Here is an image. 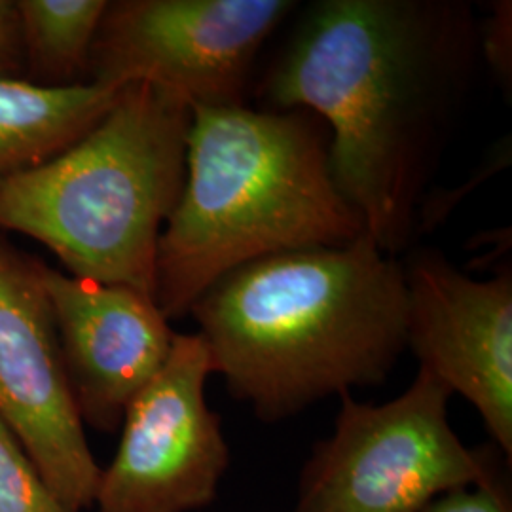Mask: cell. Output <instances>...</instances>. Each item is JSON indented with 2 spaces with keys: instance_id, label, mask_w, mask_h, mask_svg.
<instances>
[{
  "instance_id": "10",
  "label": "cell",
  "mask_w": 512,
  "mask_h": 512,
  "mask_svg": "<svg viewBox=\"0 0 512 512\" xmlns=\"http://www.w3.org/2000/svg\"><path fill=\"white\" fill-rule=\"evenodd\" d=\"M37 272L80 418L114 433L131 401L164 366L177 332L150 294L76 277L40 260Z\"/></svg>"
},
{
  "instance_id": "6",
  "label": "cell",
  "mask_w": 512,
  "mask_h": 512,
  "mask_svg": "<svg viewBox=\"0 0 512 512\" xmlns=\"http://www.w3.org/2000/svg\"><path fill=\"white\" fill-rule=\"evenodd\" d=\"M294 0L109 2L90 57L92 82H148L192 107H239L262 44Z\"/></svg>"
},
{
  "instance_id": "8",
  "label": "cell",
  "mask_w": 512,
  "mask_h": 512,
  "mask_svg": "<svg viewBox=\"0 0 512 512\" xmlns=\"http://www.w3.org/2000/svg\"><path fill=\"white\" fill-rule=\"evenodd\" d=\"M0 418L71 511L93 507L101 465L74 403L37 258L2 239Z\"/></svg>"
},
{
  "instance_id": "1",
  "label": "cell",
  "mask_w": 512,
  "mask_h": 512,
  "mask_svg": "<svg viewBox=\"0 0 512 512\" xmlns=\"http://www.w3.org/2000/svg\"><path fill=\"white\" fill-rule=\"evenodd\" d=\"M480 57L461 0H319L264 78L274 110H306L329 131L330 169L366 234L408 249L448 133Z\"/></svg>"
},
{
  "instance_id": "14",
  "label": "cell",
  "mask_w": 512,
  "mask_h": 512,
  "mask_svg": "<svg viewBox=\"0 0 512 512\" xmlns=\"http://www.w3.org/2000/svg\"><path fill=\"white\" fill-rule=\"evenodd\" d=\"M511 465L501 456L480 482L440 495L421 512H512Z\"/></svg>"
},
{
  "instance_id": "12",
  "label": "cell",
  "mask_w": 512,
  "mask_h": 512,
  "mask_svg": "<svg viewBox=\"0 0 512 512\" xmlns=\"http://www.w3.org/2000/svg\"><path fill=\"white\" fill-rule=\"evenodd\" d=\"M105 0L14 2L21 54H27L44 86H69L90 71L93 42L107 12Z\"/></svg>"
},
{
  "instance_id": "16",
  "label": "cell",
  "mask_w": 512,
  "mask_h": 512,
  "mask_svg": "<svg viewBox=\"0 0 512 512\" xmlns=\"http://www.w3.org/2000/svg\"><path fill=\"white\" fill-rule=\"evenodd\" d=\"M21 59L18 27L0 29V76H16Z\"/></svg>"
},
{
  "instance_id": "3",
  "label": "cell",
  "mask_w": 512,
  "mask_h": 512,
  "mask_svg": "<svg viewBox=\"0 0 512 512\" xmlns=\"http://www.w3.org/2000/svg\"><path fill=\"white\" fill-rule=\"evenodd\" d=\"M330 169L329 131L306 110L192 107L183 192L156 256L154 300L181 319L211 285L266 256L365 234Z\"/></svg>"
},
{
  "instance_id": "7",
  "label": "cell",
  "mask_w": 512,
  "mask_h": 512,
  "mask_svg": "<svg viewBox=\"0 0 512 512\" xmlns=\"http://www.w3.org/2000/svg\"><path fill=\"white\" fill-rule=\"evenodd\" d=\"M211 374L202 336L177 332L164 366L124 414L118 450L101 467L97 512H200L215 503L232 454L205 397Z\"/></svg>"
},
{
  "instance_id": "13",
  "label": "cell",
  "mask_w": 512,
  "mask_h": 512,
  "mask_svg": "<svg viewBox=\"0 0 512 512\" xmlns=\"http://www.w3.org/2000/svg\"><path fill=\"white\" fill-rule=\"evenodd\" d=\"M0 512H74L55 495L0 418Z\"/></svg>"
},
{
  "instance_id": "4",
  "label": "cell",
  "mask_w": 512,
  "mask_h": 512,
  "mask_svg": "<svg viewBox=\"0 0 512 512\" xmlns=\"http://www.w3.org/2000/svg\"><path fill=\"white\" fill-rule=\"evenodd\" d=\"M192 105L126 84L107 114L44 164L0 179V228L37 239L67 274L154 298L156 256L183 192Z\"/></svg>"
},
{
  "instance_id": "15",
  "label": "cell",
  "mask_w": 512,
  "mask_h": 512,
  "mask_svg": "<svg viewBox=\"0 0 512 512\" xmlns=\"http://www.w3.org/2000/svg\"><path fill=\"white\" fill-rule=\"evenodd\" d=\"M480 54L501 82H511V2L495 4L492 18L480 27Z\"/></svg>"
},
{
  "instance_id": "2",
  "label": "cell",
  "mask_w": 512,
  "mask_h": 512,
  "mask_svg": "<svg viewBox=\"0 0 512 512\" xmlns=\"http://www.w3.org/2000/svg\"><path fill=\"white\" fill-rule=\"evenodd\" d=\"M190 315L228 393L279 423L391 374L406 351L404 268L365 232L245 264Z\"/></svg>"
},
{
  "instance_id": "5",
  "label": "cell",
  "mask_w": 512,
  "mask_h": 512,
  "mask_svg": "<svg viewBox=\"0 0 512 512\" xmlns=\"http://www.w3.org/2000/svg\"><path fill=\"white\" fill-rule=\"evenodd\" d=\"M450 399V389L423 368L387 403L340 395L334 427L311 448L289 512H421L440 495L480 482L503 454L494 444L469 448L459 439Z\"/></svg>"
},
{
  "instance_id": "11",
  "label": "cell",
  "mask_w": 512,
  "mask_h": 512,
  "mask_svg": "<svg viewBox=\"0 0 512 512\" xmlns=\"http://www.w3.org/2000/svg\"><path fill=\"white\" fill-rule=\"evenodd\" d=\"M120 90L97 82L44 86L0 76V179L71 147L107 114Z\"/></svg>"
},
{
  "instance_id": "9",
  "label": "cell",
  "mask_w": 512,
  "mask_h": 512,
  "mask_svg": "<svg viewBox=\"0 0 512 512\" xmlns=\"http://www.w3.org/2000/svg\"><path fill=\"white\" fill-rule=\"evenodd\" d=\"M406 349L420 368L461 395L512 463V277L478 281L435 251L404 266Z\"/></svg>"
}]
</instances>
